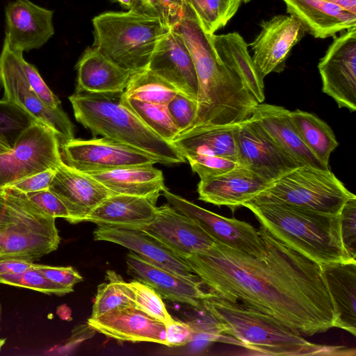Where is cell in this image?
Segmentation results:
<instances>
[{
    "label": "cell",
    "mask_w": 356,
    "mask_h": 356,
    "mask_svg": "<svg viewBox=\"0 0 356 356\" xmlns=\"http://www.w3.org/2000/svg\"><path fill=\"white\" fill-rule=\"evenodd\" d=\"M259 254L216 243L185 259L202 284L219 296L268 314L302 335L334 327L337 309L322 266L260 225Z\"/></svg>",
    "instance_id": "1"
},
{
    "label": "cell",
    "mask_w": 356,
    "mask_h": 356,
    "mask_svg": "<svg viewBox=\"0 0 356 356\" xmlns=\"http://www.w3.org/2000/svg\"><path fill=\"white\" fill-rule=\"evenodd\" d=\"M172 29L189 49L198 81L197 112L191 128L236 124L250 118L259 102L239 76L220 59L213 34L204 31L188 5L183 18Z\"/></svg>",
    "instance_id": "2"
},
{
    "label": "cell",
    "mask_w": 356,
    "mask_h": 356,
    "mask_svg": "<svg viewBox=\"0 0 356 356\" xmlns=\"http://www.w3.org/2000/svg\"><path fill=\"white\" fill-rule=\"evenodd\" d=\"M202 309L238 346L267 355H350L341 346H322L309 341L298 331L277 319L237 301L208 291L201 301Z\"/></svg>",
    "instance_id": "3"
},
{
    "label": "cell",
    "mask_w": 356,
    "mask_h": 356,
    "mask_svg": "<svg viewBox=\"0 0 356 356\" xmlns=\"http://www.w3.org/2000/svg\"><path fill=\"white\" fill-rule=\"evenodd\" d=\"M243 207L275 238L321 265L356 261L344 248L339 214L255 198Z\"/></svg>",
    "instance_id": "4"
},
{
    "label": "cell",
    "mask_w": 356,
    "mask_h": 356,
    "mask_svg": "<svg viewBox=\"0 0 356 356\" xmlns=\"http://www.w3.org/2000/svg\"><path fill=\"white\" fill-rule=\"evenodd\" d=\"M122 92H75L69 97L76 120L95 138L102 136L131 147L162 164L184 163L186 159L174 145L150 129L121 100Z\"/></svg>",
    "instance_id": "5"
},
{
    "label": "cell",
    "mask_w": 356,
    "mask_h": 356,
    "mask_svg": "<svg viewBox=\"0 0 356 356\" xmlns=\"http://www.w3.org/2000/svg\"><path fill=\"white\" fill-rule=\"evenodd\" d=\"M92 47L126 70L147 67L160 40L171 29L157 17L138 12H106L92 19Z\"/></svg>",
    "instance_id": "6"
},
{
    "label": "cell",
    "mask_w": 356,
    "mask_h": 356,
    "mask_svg": "<svg viewBox=\"0 0 356 356\" xmlns=\"http://www.w3.org/2000/svg\"><path fill=\"white\" fill-rule=\"evenodd\" d=\"M4 195L10 223L0 234V259L33 262L56 250L60 241L56 218L31 202L24 193L5 187Z\"/></svg>",
    "instance_id": "7"
},
{
    "label": "cell",
    "mask_w": 356,
    "mask_h": 356,
    "mask_svg": "<svg viewBox=\"0 0 356 356\" xmlns=\"http://www.w3.org/2000/svg\"><path fill=\"white\" fill-rule=\"evenodd\" d=\"M355 195L329 168L305 165L298 166L271 181L254 198L339 215L346 201Z\"/></svg>",
    "instance_id": "8"
},
{
    "label": "cell",
    "mask_w": 356,
    "mask_h": 356,
    "mask_svg": "<svg viewBox=\"0 0 356 356\" xmlns=\"http://www.w3.org/2000/svg\"><path fill=\"white\" fill-rule=\"evenodd\" d=\"M23 52L13 49L4 38L0 54V82L4 99L18 106L51 129L62 145L74 138V126L61 107L46 105L30 86L22 64Z\"/></svg>",
    "instance_id": "9"
},
{
    "label": "cell",
    "mask_w": 356,
    "mask_h": 356,
    "mask_svg": "<svg viewBox=\"0 0 356 356\" xmlns=\"http://www.w3.org/2000/svg\"><path fill=\"white\" fill-rule=\"evenodd\" d=\"M60 141L48 126L36 121L24 129L11 149L0 154V183L5 187L17 180L56 169L63 161Z\"/></svg>",
    "instance_id": "10"
},
{
    "label": "cell",
    "mask_w": 356,
    "mask_h": 356,
    "mask_svg": "<svg viewBox=\"0 0 356 356\" xmlns=\"http://www.w3.org/2000/svg\"><path fill=\"white\" fill-rule=\"evenodd\" d=\"M318 69L322 91L332 97L339 108L356 110V27L335 38Z\"/></svg>",
    "instance_id": "11"
},
{
    "label": "cell",
    "mask_w": 356,
    "mask_h": 356,
    "mask_svg": "<svg viewBox=\"0 0 356 356\" xmlns=\"http://www.w3.org/2000/svg\"><path fill=\"white\" fill-rule=\"evenodd\" d=\"M163 195L168 204L195 222L216 242L252 254L264 249L259 229L250 224L228 218L202 208L165 188Z\"/></svg>",
    "instance_id": "12"
},
{
    "label": "cell",
    "mask_w": 356,
    "mask_h": 356,
    "mask_svg": "<svg viewBox=\"0 0 356 356\" xmlns=\"http://www.w3.org/2000/svg\"><path fill=\"white\" fill-rule=\"evenodd\" d=\"M61 147L65 163L83 172L158 163L143 152L103 137L73 138L62 144Z\"/></svg>",
    "instance_id": "13"
},
{
    "label": "cell",
    "mask_w": 356,
    "mask_h": 356,
    "mask_svg": "<svg viewBox=\"0 0 356 356\" xmlns=\"http://www.w3.org/2000/svg\"><path fill=\"white\" fill-rule=\"evenodd\" d=\"M234 135L239 164L268 181L298 167L251 117L236 124Z\"/></svg>",
    "instance_id": "14"
},
{
    "label": "cell",
    "mask_w": 356,
    "mask_h": 356,
    "mask_svg": "<svg viewBox=\"0 0 356 356\" xmlns=\"http://www.w3.org/2000/svg\"><path fill=\"white\" fill-rule=\"evenodd\" d=\"M132 228L147 233L184 259L206 252L215 243L195 222L169 204L157 207L154 218L149 223Z\"/></svg>",
    "instance_id": "15"
},
{
    "label": "cell",
    "mask_w": 356,
    "mask_h": 356,
    "mask_svg": "<svg viewBox=\"0 0 356 356\" xmlns=\"http://www.w3.org/2000/svg\"><path fill=\"white\" fill-rule=\"evenodd\" d=\"M261 31L250 44L252 60L264 78L283 70L291 49L302 39L305 29L292 15H276L261 24Z\"/></svg>",
    "instance_id": "16"
},
{
    "label": "cell",
    "mask_w": 356,
    "mask_h": 356,
    "mask_svg": "<svg viewBox=\"0 0 356 356\" xmlns=\"http://www.w3.org/2000/svg\"><path fill=\"white\" fill-rule=\"evenodd\" d=\"M49 189L63 203L69 213L67 221L72 224L84 222L91 211L114 194L99 181L63 161L56 168Z\"/></svg>",
    "instance_id": "17"
},
{
    "label": "cell",
    "mask_w": 356,
    "mask_h": 356,
    "mask_svg": "<svg viewBox=\"0 0 356 356\" xmlns=\"http://www.w3.org/2000/svg\"><path fill=\"white\" fill-rule=\"evenodd\" d=\"M147 68L197 102L198 81L193 60L183 37L175 29L160 40Z\"/></svg>",
    "instance_id": "18"
},
{
    "label": "cell",
    "mask_w": 356,
    "mask_h": 356,
    "mask_svg": "<svg viewBox=\"0 0 356 356\" xmlns=\"http://www.w3.org/2000/svg\"><path fill=\"white\" fill-rule=\"evenodd\" d=\"M54 11L30 0H15L5 8V38L20 51L42 47L54 35Z\"/></svg>",
    "instance_id": "19"
},
{
    "label": "cell",
    "mask_w": 356,
    "mask_h": 356,
    "mask_svg": "<svg viewBox=\"0 0 356 356\" xmlns=\"http://www.w3.org/2000/svg\"><path fill=\"white\" fill-rule=\"evenodd\" d=\"M87 323L95 332L119 341L153 342L168 346L166 326L136 307L114 309Z\"/></svg>",
    "instance_id": "20"
},
{
    "label": "cell",
    "mask_w": 356,
    "mask_h": 356,
    "mask_svg": "<svg viewBox=\"0 0 356 356\" xmlns=\"http://www.w3.org/2000/svg\"><path fill=\"white\" fill-rule=\"evenodd\" d=\"M127 273L154 289L161 296L172 302L202 309L205 291L200 279H190L154 265L132 251L126 256Z\"/></svg>",
    "instance_id": "21"
},
{
    "label": "cell",
    "mask_w": 356,
    "mask_h": 356,
    "mask_svg": "<svg viewBox=\"0 0 356 356\" xmlns=\"http://www.w3.org/2000/svg\"><path fill=\"white\" fill-rule=\"evenodd\" d=\"M93 238L127 248L145 260L179 275L200 279L186 259L138 229L101 225L94 230Z\"/></svg>",
    "instance_id": "22"
},
{
    "label": "cell",
    "mask_w": 356,
    "mask_h": 356,
    "mask_svg": "<svg viewBox=\"0 0 356 356\" xmlns=\"http://www.w3.org/2000/svg\"><path fill=\"white\" fill-rule=\"evenodd\" d=\"M270 183L240 165L220 175L200 179L197 192L202 201L234 209L252 200Z\"/></svg>",
    "instance_id": "23"
},
{
    "label": "cell",
    "mask_w": 356,
    "mask_h": 356,
    "mask_svg": "<svg viewBox=\"0 0 356 356\" xmlns=\"http://www.w3.org/2000/svg\"><path fill=\"white\" fill-rule=\"evenodd\" d=\"M251 118L298 166L307 165L321 169L329 168L304 144L291 121L290 111L283 106L262 102L257 105Z\"/></svg>",
    "instance_id": "24"
},
{
    "label": "cell",
    "mask_w": 356,
    "mask_h": 356,
    "mask_svg": "<svg viewBox=\"0 0 356 356\" xmlns=\"http://www.w3.org/2000/svg\"><path fill=\"white\" fill-rule=\"evenodd\" d=\"M283 1L287 13L315 38H325L356 27V14L325 0Z\"/></svg>",
    "instance_id": "25"
},
{
    "label": "cell",
    "mask_w": 356,
    "mask_h": 356,
    "mask_svg": "<svg viewBox=\"0 0 356 356\" xmlns=\"http://www.w3.org/2000/svg\"><path fill=\"white\" fill-rule=\"evenodd\" d=\"M75 92L89 93L123 92L134 72L122 68L92 47H88L78 60Z\"/></svg>",
    "instance_id": "26"
},
{
    "label": "cell",
    "mask_w": 356,
    "mask_h": 356,
    "mask_svg": "<svg viewBox=\"0 0 356 356\" xmlns=\"http://www.w3.org/2000/svg\"><path fill=\"white\" fill-rule=\"evenodd\" d=\"M114 194L142 197L156 205L166 188L161 170L153 165L130 166L85 172Z\"/></svg>",
    "instance_id": "27"
},
{
    "label": "cell",
    "mask_w": 356,
    "mask_h": 356,
    "mask_svg": "<svg viewBox=\"0 0 356 356\" xmlns=\"http://www.w3.org/2000/svg\"><path fill=\"white\" fill-rule=\"evenodd\" d=\"M157 207L147 199L124 194H113L100 203L84 222L97 226L137 227L151 222Z\"/></svg>",
    "instance_id": "28"
},
{
    "label": "cell",
    "mask_w": 356,
    "mask_h": 356,
    "mask_svg": "<svg viewBox=\"0 0 356 356\" xmlns=\"http://www.w3.org/2000/svg\"><path fill=\"white\" fill-rule=\"evenodd\" d=\"M236 124L194 127L179 134L172 143L184 156L205 154L238 161L234 135Z\"/></svg>",
    "instance_id": "29"
},
{
    "label": "cell",
    "mask_w": 356,
    "mask_h": 356,
    "mask_svg": "<svg viewBox=\"0 0 356 356\" xmlns=\"http://www.w3.org/2000/svg\"><path fill=\"white\" fill-rule=\"evenodd\" d=\"M322 268L337 309L334 327L356 335V261L323 264Z\"/></svg>",
    "instance_id": "30"
},
{
    "label": "cell",
    "mask_w": 356,
    "mask_h": 356,
    "mask_svg": "<svg viewBox=\"0 0 356 356\" xmlns=\"http://www.w3.org/2000/svg\"><path fill=\"white\" fill-rule=\"evenodd\" d=\"M211 39L220 59L239 76L259 103L264 102V78L254 63L242 36L234 32L213 34Z\"/></svg>",
    "instance_id": "31"
},
{
    "label": "cell",
    "mask_w": 356,
    "mask_h": 356,
    "mask_svg": "<svg viewBox=\"0 0 356 356\" xmlns=\"http://www.w3.org/2000/svg\"><path fill=\"white\" fill-rule=\"evenodd\" d=\"M290 117L308 149L329 167L330 154L339 145L331 127L315 115L299 109L290 111Z\"/></svg>",
    "instance_id": "32"
},
{
    "label": "cell",
    "mask_w": 356,
    "mask_h": 356,
    "mask_svg": "<svg viewBox=\"0 0 356 356\" xmlns=\"http://www.w3.org/2000/svg\"><path fill=\"white\" fill-rule=\"evenodd\" d=\"M177 90L147 68L134 72L123 94L140 101L167 104Z\"/></svg>",
    "instance_id": "33"
},
{
    "label": "cell",
    "mask_w": 356,
    "mask_h": 356,
    "mask_svg": "<svg viewBox=\"0 0 356 356\" xmlns=\"http://www.w3.org/2000/svg\"><path fill=\"white\" fill-rule=\"evenodd\" d=\"M105 278V282L97 286L91 316H98L116 308L136 307L134 293L128 282L111 270L106 271Z\"/></svg>",
    "instance_id": "34"
},
{
    "label": "cell",
    "mask_w": 356,
    "mask_h": 356,
    "mask_svg": "<svg viewBox=\"0 0 356 356\" xmlns=\"http://www.w3.org/2000/svg\"><path fill=\"white\" fill-rule=\"evenodd\" d=\"M121 100L150 129L166 141L172 143L179 134V130L168 111L167 104H153L129 98L123 92Z\"/></svg>",
    "instance_id": "35"
},
{
    "label": "cell",
    "mask_w": 356,
    "mask_h": 356,
    "mask_svg": "<svg viewBox=\"0 0 356 356\" xmlns=\"http://www.w3.org/2000/svg\"><path fill=\"white\" fill-rule=\"evenodd\" d=\"M242 0H185L204 31L214 33L225 26L238 10Z\"/></svg>",
    "instance_id": "36"
},
{
    "label": "cell",
    "mask_w": 356,
    "mask_h": 356,
    "mask_svg": "<svg viewBox=\"0 0 356 356\" xmlns=\"http://www.w3.org/2000/svg\"><path fill=\"white\" fill-rule=\"evenodd\" d=\"M36 121L18 106L4 99L0 100V139L11 147L20 134Z\"/></svg>",
    "instance_id": "37"
},
{
    "label": "cell",
    "mask_w": 356,
    "mask_h": 356,
    "mask_svg": "<svg viewBox=\"0 0 356 356\" xmlns=\"http://www.w3.org/2000/svg\"><path fill=\"white\" fill-rule=\"evenodd\" d=\"M0 283L26 288L49 295L63 296L72 292L70 289L49 280L35 268V264L20 273L0 275Z\"/></svg>",
    "instance_id": "38"
},
{
    "label": "cell",
    "mask_w": 356,
    "mask_h": 356,
    "mask_svg": "<svg viewBox=\"0 0 356 356\" xmlns=\"http://www.w3.org/2000/svg\"><path fill=\"white\" fill-rule=\"evenodd\" d=\"M128 283L134 293L136 307L165 324L174 320L154 289L137 280Z\"/></svg>",
    "instance_id": "39"
},
{
    "label": "cell",
    "mask_w": 356,
    "mask_h": 356,
    "mask_svg": "<svg viewBox=\"0 0 356 356\" xmlns=\"http://www.w3.org/2000/svg\"><path fill=\"white\" fill-rule=\"evenodd\" d=\"M184 157L200 179L220 175L241 165L232 159L205 154H188Z\"/></svg>",
    "instance_id": "40"
},
{
    "label": "cell",
    "mask_w": 356,
    "mask_h": 356,
    "mask_svg": "<svg viewBox=\"0 0 356 356\" xmlns=\"http://www.w3.org/2000/svg\"><path fill=\"white\" fill-rule=\"evenodd\" d=\"M145 14L157 17L170 29L183 18L186 3L185 0H142Z\"/></svg>",
    "instance_id": "41"
},
{
    "label": "cell",
    "mask_w": 356,
    "mask_h": 356,
    "mask_svg": "<svg viewBox=\"0 0 356 356\" xmlns=\"http://www.w3.org/2000/svg\"><path fill=\"white\" fill-rule=\"evenodd\" d=\"M197 102L177 92L167 104L170 118L181 134L189 129L193 124L197 112Z\"/></svg>",
    "instance_id": "42"
},
{
    "label": "cell",
    "mask_w": 356,
    "mask_h": 356,
    "mask_svg": "<svg viewBox=\"0 0 356 356\" xmlns=\"http://www.w3.org/2000/svg\"><path fill=\"white\" fill-rule=\"evenodd\" d=\"M341 238L350 257L356 260V196L350 197L340 213Z\"/></svg>",
    "instance_id": "43"
},
{
    "label": "cell",
    "mask_w": 356,
    "mask_h": 356,
    "mask_svg": "<svg viewBox=\"0 0 356 356\" xmlns=\"http://www.w3.org/2000/svg\"><path fill=\"white\" fill-rule=\"evenodd\" d=\"M25 194L31 202L52 217L68 220L69 213L66 207L49 188Z\"/></svg>",
    "instance_id": "44"
},
{
    "label": "cell",
    "mask_w": 356,
    "mask_h": 356,
    "mask_svg": "<svg viewBox=\"0 0 356 356\" xmlns=\"http://www.w3.org/2000/svg\"><path fill=\"white\" fill-rule=\"evenodd\" d=\"M22 64L30 86L39 98L48 106L61 107L59 99L47 86L35 67L24 58L22 59Z\"/></svg>",
    "instance_id": "45"
},
{
    "label": "cell",
    "mask_w": 356,
    "mask_h": 356,
    "mask_svg": "<svg viewBox=\"0 0 356 356\" xmlns=\"http://www.w3.org/2000/svg\"><path fill=\"white\" fill-rule=\"evenodd\" d=\"M35 267L49 280L74 291V286L83 280L82 276L72 267H56L36 264Z\"/></svg>",
    "instance_id": "46"
},
{
    "label": "cell",
    "mask_w": 356,
    "mask_h": 356,
    "mask_svg": "<svg viewBox=\"0 0 356 356\" xmlns=\"http://www.w3.org/2000/svg\"><path fill=\"white\" fill-rule=\"evenodd\" d=\"M55 172L56 169H48L14 181L5 187L14 188L24 193L48 189Z\"/></svg>",
    "instance_id": "47"
},
{
    "label": "cell",
    "mask_w": 356,
    "mask_h": 356,
    "mask_svg": "<svg viewBox=\"0 0 356 356\" xmlns=\"http://www.w3.org/2000/svg\"><path fill=\"white\" fill-rule=\"evenodd\" d=\"M168 346H181L191 342L195 334L193 326L188 323L173 320L165 324Z\"/></svg>",
    "instance_id": "48"
},
{
    "label": "cell",
    "mask_w": 356,
    "mask_h": 356,
    "mask_svg": "<svg viewBox=\"0 0 356 356\" xmlns=\"http://www.w3.org/2000/svg\"><path fill=\"white\" fill-rule=\"evenodd\" d=\"M34 263L17 259H0V275L20 273L33 266Z\"/></svg>",
    "instance_id": "49"
},
{
    "label": "cell",
    "mask_w": 356,
    "mask_h": 356,
    "mask_svg": "<svg viewBox=\"0 0 356 356\" xmlns=\"http://www.w3.org/2000/svg\"><path fill=\"white\" fill-rule=\"evenodd\" d=\"M95 330L86 323L79 325L74 327L72 334L65 344V347H74L75 345L91 338L94 336Z\"/></svg>",
    "instance_id": "50"
},
{
    "label": "cell",
    "mask_w": 356,
    "mask_h": 356,
    "mask_svg": "<svg viewBox=\"0 0 356 356\" xmlns=\"http://www.w3.org/2000/svg\"><path fill=\"white\" fill-rule=\"evenodd\" d=\"M10 216L6 204L4 191L0 193V234L8 227Z\"/></svg>",
    "instance_id": "51"
},
{
    "label": "cell",
    "mask_w": 356,
    "mask_h": 356,
    "mask_svg": "<svg viewBox=\"0 0 356 356\" xmlns=\"http://www.w3.org/2000/svg\"><path fill=\"white\" fill-rule=\"evenodd\" d=\"M118 2L121 6L128 9L145 14L142 0H115ZM146 15V14H145Z\"/></svg>",
    "instance_id": "52"
},
{
    "label": "cell",
    "mask_w": 356,
    "mask_h": 356,
    "mask_svg": "<svg viewBox=\"0 0 356 356\" xmlns=\"http://www.w3.org/2000/svg\"><path fill=\"white\" fill-rule=\"evenodd\" d=\"M350 13L356 14V0H325Z\"/></svg>",
    "instance_id": "53"
},
{
    "label": "cell",
    "mask_w": 356,
    "mask_h": 356,
    "mask_svg": "<svg viewBox=\"0 0 356 356\" xmlns=\"http://www.w3.org/2000/svg\"><path fill=\"white\" fill-rule=\"evenodd\" d=\"M11 147L0 139V154H5L11 149Z\"/></svg>",
    "instance_id": "54"
},
{
    "label": "cell",
    "mask_w": 356,
    "mask_h": 356,
    "mask_svg": "<svg viewBox=\"0 0 356 356\" xmlns=\"http://www.w3.org/2000/svg\"><path fill=\"white\" fill-rule=\"evenodd\" d=\"M4 186L0 183V193H3L4 191Z\"/></svg>",
    "instance_id": "55"
},
{
    "label": "cell",
    "mask_w": 356,
    "mask_h": 356,
    "mask_svg": "<svg viewBox=\"0 0 356 356\" xmlns=\"http://www.w3.org/2000/svg\"><path fill=\"white\" fill-rule=\"evenodd\" d=\"M5 342L4 339H0V349Z\"/></svg>",
    "instance_id": "56"
},
{
    "label": "cell",
    "mask_w": 356,
    "mask_h": 356,
    "mask_svg": "<svg viewBox=\"0 0 356 356\" xmlns=\"http://www.w3.org/2000/svg\"><path fill=\"white\" fill-rule=\"evenodd\" d=\"M1 302H0V318H1Z\"/></svg>",
    "instance_id": "57"
},
{
    "label": "cell",
    "mask_w": 356,
    "mask_h": 356,
    "mask_svg": "<svg viewBox=\"0 0 356 356\" xmlns=\"http://www.w3.org/2000/svg\"><path fill=\"white\" fill-rule=\"evenodd\" d=\"M242 1H243V2H245V3H247V2L250 1L251 0H242Z\"/></svg>",
    "instance_id": "58"
}]
</instances>
